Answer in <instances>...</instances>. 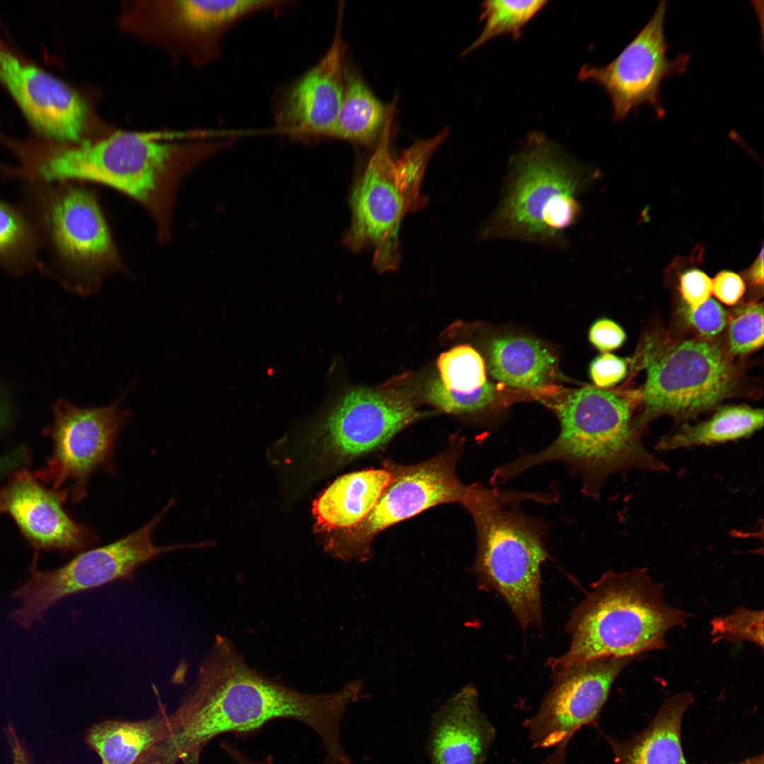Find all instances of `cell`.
I'll return each instance as SVG.
<instances>
[{
    "instance_id": "cell-6",
    "label": "cell",
    "mask_w": 764,
    "mask_h": 764,
    "mask_svg": "<svg viewBox=\"0 0 764 764\" xmlns=\"http://www.w3.org/2000/svg\"><path fill=\"white\" fill-rule=\"evenodd\" d=\"M594 176L543 135L532 134L511 160L482 238L565 246L582 213L579 199Z\"/></svg>"
},
{
    "instance_id": "cell-11",
    "label": "cell",
    "mask_w": 764,
    "mask_h": 764,
    "mask_svg": "<svg viewBox=\"0 0 764 764\" xmlns=\"http://www.w3.org/2000/svg\"><path fill=\"white\" fill-rule=\"evenodd\" d=\"M53 414V421L45 429L52 441V453L35 477L79 503L86 497L92 475L100 470L115 471L116 442L129 412L120 408V400L104 407H81L61 399Z\"/></svg>"
},
{
    "instance_id": "cell-3",
    "label": "cell",
    "mask_w": 764,
    "mask_h": 764,
    "mask_svg": "<svg viewBox=\"0 0 764 764\" xmlns=\"http://www.w3.org/2000/svg\"><path fill=\"white\" fill-rule=\"evenodd\" d=\"M556 410L560 424L557 438L538 452L522 453L498 467L492 484H502L542 464L560 462L579 478L582 492L596 499L615 474L668 470L643 444L631 403L622 396L585 387L569 395Z\"/></svg>"
},
{
    "instance_id": "cell-20",
    "label": "cell",
    "mask_w": 764,
    "mask_h": 764,
    "mask_svg": "<svg viewBox=\"0 0 764 764\" xmlns=\"http://www.w3.org/2000/svg\"><path fill=\"white\" fill-rule=\"evenodd\" d=\"M134 6L127 21L157 41L175 42L197 64L212 59L219 21L211 1L146 2Z\"/></svg>"
},
{
    "instance_id": "cell-39",
    "label": "cell",
    "mask_w": 764,
    "mask_h": 764,
    "mask_svg": "<svg viewBox=\"0 0 764 764\" xmlns=\"http://www.w3.org/2000/svg\"><path fill=\"white\" fill-rule=\"evenodd\" d=\"M28 458V451L24 447L0 457V480L13 470L18 469Z\"/></svg>"
},
{
    "instance_id": "cell-5",
    "label": "cell",
    "mask_w": 764,
    "mask_h": 764,
    "mask_svg": "<svg viewBox=\"0 0 764 764\" xmlns=\"http://www.w3.org/2000/svg\"><path fill=\"white\" fill-rule=\"evenodd\" d=\"M555 494L467 486L461 504L478 538L474 572L478 584L499 594L523 630L541 624L540 568L548 557L542 521L520 507L523 500L555 502Z\"/></svg>"
},
{
    "instance_id": "cell-18",
    "label": "cell",
    "mask_w": 764,
    "mask_h": 764,
    "mask_svg": "<svg viewBox=\"0 0 764 764\" xmlns=\"http://www.w3.org/2000/svg\"><path fill=\"white\" fill-rule=\"evenodd\" d=\"M68 496L43 487L26 469L14 470L0 488V514H9L35 550L81 552L99 538L64 508Z\"/></svg>"
},
{
    "instance_id": "cell-22",
    "label": "cell",
    "mask_w": 764,
    "mask_h": 764,
    "mask_svg": "<svg viewBox=\"0 0 764 764\" xmlns=\"http://www.w3.org/2000/svg\"><path fill=\"white\" fill-rule=\"evenodd\" d=\"M693 702V697L687 692L668 698L645 729L628 740L603 734L615 763L688 764L682 748L681 727Z\"/></svg>"
},
{
    "instance_id": "cell-43",
    "label": "cell",
    "mask_w": 764,
    "mask_h": 764,
    "mask_svg": "<svg viewBox=\"0 0 764 764\" xmlns=\"http://www.w3.org/2000/svg\"><path fill=\"white\" fill-rule=\"evenodd\" d=\"M2 417H3V412H2L1 407L0 406V422L2 419Z\"/></svg>"
},
{
    "instance_id": "cell-32",
    "label": "cell",
    "mask_w": 764,
    "mask_h": 764,
    "mask_svg": "<svg viewBox=\"0 0 764 764\" xmlns=\"http://www.w3.org/2000/svg\"><path fill=\"white\" fill-rule=\"evenodd\" d=\"M494 386L487 382L478 390L459 393L446 388L440 379L429 386L427 397L434 405L449 413L473 412L490 405L495 398Z\"/></svg>"
},
{
    "instance_id": "cell-31",
    "label": "cell",
    "mask_w": 764,
    "mask_h": 764,
    "mask_svg": "<svg viewBox=\"0 0 764 764\" xmlns=\"http://www.w3.org/2000/svg\"><path fill=\"white\" fill-rule=\"evenodd\" d=\"M710 625L714 639L734 643L749 642L763 647L762 610L739 607L729 615L714 618Z\"/></svg>"
},
{
    "instance_id": "cell-30",
    "label": "cell",
    "mask_w": 764,
    "mask_h": 764,
    "mask_svg": "<svg viewBox=\"0 0 764 764\" xmlns=\"http://www.w3.org/2000/svg\"><path fill=\"white\" fill-rule=\"evenodd\" d=\"M763 306L751 303L739 308L729 320L727 330L729 352L744 355L763 345Z\"/></svg>"
},
{
    "instance_id": "cell-37",
    "label": "cell",
    "mask_w": 764,
    "mask_h": 764,
    "mask_svg": "<svg viewBox=\"0 0 764 764\" xmlns=\"http://www.w3.org/2000/svg\"><path fill=\"white\" fill-rule=\"evenodd\" d=\"M712 281L713 294L727 305L736 304L745 291L742 278L733 272L722 271Z\"/></svg>"
},
{
    "instance_id": "cell-40",
    "label": "cell",
    "mask_w": 764,
    "mask_h": 764,
    "mask_svg": "<svg viewBox=\"0 0 764 764\" xmlns=\"http://www.w3.org/2000/svg\"><path fill=\"white\" fill-rule=\"evenodd\" d=\"M226 753L236 764H272V757L269 756L262 760H255L248 757L235 743L228 745Z\"/></svg>"
},
{
    "instance_id": "cell-19",
    "label": "cell",
    "mask_w": 764,
    "mask_h": 764,
    "mask_svg": "<svg viewBox=\"0 0 764 764\" xmlns=\"http://www.w3.org/2000/svg\"><path fill=\"white\" fill-rule=\"evenodd\" d=\"M495 735L475 687L467 685L432 716L427 753L431 764H483Z\"/></svg>"
},
{
    "instance_id": "cell-7",
    "label": "cell",
    "mask_w": 764,
    "mask_h": 764,
    "mask_svg": "<svg viewBox=\"0 0 764 764\" xmlns=\"http://www.w3.org/2000/svg\"><path fill=\"white\" fill-rule=\"evenodd\" d=\"M21 204L37 234L40 270L81 293L121 267L96 198L77 182L23 180Z\"/></svg>"
},
{
    "instance_id": "cell-26",
    "label": "cell",
    "mask_w": 764,
    "mask_h": 764,
    "mask_svg": "<svg viewBox=\"0 0 764 764\" xmlns=\"http://www.w3.org/2000/svg\"><path fill=\"white\" fill-rule=\"evenodd\" d=\"M763 426V410L746 405L723 407L710 419L661 438L655 446L661 451L710 446L746 438Z\"/></svg>"
},
{
    "instance_id": "cell-13",
    "label": "cell",
    "mask_w": 764,
    "mask_h": 764,
    "mask_svg": "<svg viewBox=\"0 0 764 764\" xmlns=\"http://www.w3.org/2000/svg\"><path fill=\"white\" fill-rule=\"evenodd\" d=\"M634 659L602 657L553 675L537 712L524 723L533 748L553 749L543 764H567L569 742L582 727L597 726L615 680Z\"/></svg>"
},
{
    "instance_id": "cell-9",
    "label": "cell",
    "mask_w": 764,
    "mask_h": 764,
    "mask_svg": "<svg viewBox=\"0 0 764 764\" xmlns=\"http://www.w3.org/2000/svg\"><path fill=\"white\" fill-rule=\"evenodd\" d=\"M639 356L647 374L642 412L635 419L639 433L656 417L681 419L710 410L736 386V370L729 357L710 341L648 340Z\"/></svg>"
},
{
    "instance_id": "cell-10",
    "label": "cell",
    "mask_w": 764,
    "mask_h": 764,
    "mask_svg": "<svg viewBox=\"0 0 764 764\" xmlns=\"http://www.w3.org/2000/svg\"><path fill=\"white\" fill-rule=\"evenodd\" d=\"M174 504L175 499H170L159 513L135 531L105 545L79 552L55 569L39 570L35 557L30 577L12 592V597L19 600L21 605L11 612V619L29 630L37 621L44 623L47 611L59 601L130 579L139 567L158 556L194 547L189 544L158 545L153 540L154 531Z\"/></svg>"
},
{
    "instance_id": "cell-24",
    "label": "cell",
    "mask_w": 764,
    "mask_h": 764,
    "mask_svg": "<svg viewBox=\"0 0 764 764\" xmlns=\"http://www.w3.org/2000/svg\"><path fill=\"white\" fill-rule=\"evenodd\" d=\"M555 356L539 341L524 336H504L493 341L488 359L490 374L503 383L535 388L545 384L555 367Z\"/></svg>"
},
{
    "instance_id": "cell-4",
    "label": "cell",
    "mask_w": 764,
    "mask_h": 764,
    "mask_svg": "<svg viewBox=\"0 0 764 764\" xmlns=\"http://www.w3.org/2000/svg\"><path fill=\"white\" fill-rule=\"evenodd\" d=\"M688 616L666 602L644 568L607 572L572 613L567 652L548 664L554 675L598 658L635 659L663 648L668 632L684 625Z\"/></svg>"
},
{
    "instance_id": "cell-8",
    "label": "cell",
    "mask_w": 764,
    "mask_h": 764,
    "mask_svg": "<svg viewBox=\"0 0 764 764\" xmlns=\"http://www.w3.org/2000/svg\"><path fill=\"white\" fill-rule=\"evenodd\" d=\"M395 105L366 168L352 186L351 224L343 237L352 251L371 248L373 265L378 272L399 266L400 224L406 214L425 204L421 187L426 168L450 132L446 127L432 137L417 141L395 158L390 138Z\"/></svg>"
},
{
    "instance_id": "cell-38",
    "label": "cell",
    "mask_w": 764,
    "mask_h": 764,
    "mask_svg": "<svg viewBox=\"0 0 764 764\" xmlns=\"http://www.w3.org/2000/svg\"><path fill=\"white\" fill-rule=\"evenodd\" d=\"M6 734L11 748L13 764H33L12 726L8 727Z\"/></svg>"
},
{
    "instance_id": "cell-23",
    "label": "cell",
    "mask_w": 764,
    "mask_h": 764,
    "mask_svg": "<svg viewBox=\"0 0 764 764\" xmlns=\"http://www.w3.org/2000/svg\"><path fill=\"white\" fill-rule=\"evenodd\" d=\"M388 469H366L344 475L317 498L313 513L317 527L336 533L359 524L371 512L389 483Z\"/></svg>"
},
{
    "instance_id": "cell-35",
    "label": "cell",
    "mask_w": 764,
    "mask_h": 764,
    "mask_svg": "<svg viewBox=\"0 0 764 764\" xmlns=\"http://www.w3.org/2000/svg\"><path fill=\"white\" fill-rule=\"evenodd\" d=\"M680 291L688 308L693 309L707 301L712 293V281L703 272L691 270L680 278Z\"/></svg>"
},
{
    "instance_id": "cell-33",
    "label": "cell",
    "mask_w": 764,
    "mask_h": 764,
    "mask_svg": "<svg viewBox=\"0 0 764 764\" xmlns=\"http://www.w3.org/2000/svg\"><path fill=\"white\" fill-rule=\"evenodd\" d=\"M688 323L701 335L712 337L726 327L727 316L723 308L714 299L709 298L695 308L685 309Z\"/></svg>"
},
{
    "instance_id": "cell-2",
    "label": "cell",
    "mask_w": 764,
    "mask_h": 764,
    "mask_svg": "<svg viewBox=\"0 0 764 764\" xmlns=\"http://www.w3.org/2000/svg\"><path fill=\"white\" fill-rule=\"evenodd\" d=\"M160 133L118 132L96 141L30 144L23 152L24 177L45 183L94 182L114 188L167 222L181 177L222 148L220 141L180 144Z\"/></svg>"
},
{
    "instance_id": "cell-16",
    "label": "cell",
    "mask_w": 764,
    "mask_h": 764,
    "mask_svg": "<svg viewBox=\"0 0 764 764\" xmlns=\"http://www.w3.org/2000/svg\"><path fill=\"white\" fill-rule=\"evenodd\" d=\"M0 83L48 141H84L88 109L83 98L60 79L19 55L1 37Z\"/></svg>"
},
{
    "instance_id": "cell-21",
    "label": "cell",
    "mask_w": 764,
    "mask_h": 764,
    "mask_svg": "<svg viewBox=\"0 0 764 764\" xmlns=\"http://www.w3.org/2000/svg\"><path fill=\"white\" fill-rule=\"evenodd\" d=\"M168 715L159 701L151 717L96 723L86 731L85 741L101 764H175L168 744Z\"/></svg>"
},
{
    "instance_id": "cell-12",
    "label": "cell",
    "mask_w": 764,
    "mask_h": 764,
    "mask_svg": "<svg viewBox=\"0 0 764 764\" xmlns=\"http://www.w3.org/2000/svg\"><path fill=\"white\" fill-rule=\"evenodd\" d=\"M455 461L453 452L419 464L390 465L391 479L371 512L354 527L336 533L330 550L344 560L367 558L382 531L436 505L461 504L467 486L456 474Z\"/></svg>"
},
{
    "instance_id": "cell-14",
    "label": "cell",
    "mask_w": 764,
    "mask_h": 764,
    "mask_svg": "<svg viewBox=\"0 0 764 764\" xmlns=\"http://www.w3.org/2000/svg\"><path fill=\"white\" fill-rule=\"evenodd\" d=\"M666 8V1H660L647 23L612 62L601 66L585 64L579 71V80L594 81L605 90L616 121L643 104L652 106L662 117L663 81L685 72L689 54H681L674 59L667 55Z\"/></svg>"
},
{
    "instance_id": "cell-41",
    "label": "cell",
    "mask_w": 764,
    "mask_h": 764,
    "mask_svg": "<svg viewBox=\"0 0 764 764\" xmlns=\"http://www.w3.org/2000/svg\"><path fill=\"white\" fill-rule=\"evenodd\" d=\"M748 277L751 283L757 286H763V250L753 262L748 272Z\"/></svg>"
},
{
    "instance_id": "cell-42",
    "label": "cell",
    "mask_w": 764,
    "mask_h": 764,
    "mask_svg": "<svg viewBox=\"0 0 764 764\" xmlns=\"http://www.w3.org/2000/svg\"><path fill=\"white\" fill-rule=\"evenodd\" d=\"M736 764H763V755H761L760 756L747 759Z\"/></svg>"
},
{
    "instance_id": "cell-17",
    "label": "cell",
    "mask_w": 764,
    "mask_h": 764,
    "mask_svg": "<svg viewBox=\"0 0 764 764\" xmlns=\"http://www.w3.org/2000/svg\"><path fill=\"white\" fill-rule=\"evenodd\" d=\"M419 416L406 389L358 388L339 400L325 430L332 447L350 458L381 447Z\"/></svg>"
},
{
    "instance_id": "cell-28",
    "label": "cell",
    "mask_w": 764,
    "mask_h": 764,
    "mask_svg": "<svg viewBox=\"0 0 764 764\" xmlns=\"http://www.w3.org/2000/svg\"><path fill=\"white\" fill-rule=\"evenodd\" d=\"M548 4L545 0H489L482 4L480 20L485 22L477 39L463 52L466 55L490 40L504 35L518 39L526 24Z\"/></svg>"
},
{
    "instance_id": "cell-36",
    "label": "cell",
    "mask_w": 764,
    "mask_h": 764,
    "mask_svg": "<svg viewBox=\"0 0 764 764\" xmlns=\"http://www.w3.org/2000/svg\"><path fill=\"white\" fill-rule=\"evenodd\" d=\"M589 338L597 349L602 352H608L620 347L626 336L623 329L618 323L608 318H601L591 326Z\"/></svg>"
},
{
    "instance_id": "cell-27",
    "label": "cell",
    "mask_w": 764,
    "mask_h": 764,
    "mask_svg": "<svg viewBox=\"0 0 764 764\" xmlns=\"http://www.w3.org/2000/svg\"><path fill=\"white\" fill-rule=\"evenodd\" d=\"M40 265L39 241L25 212L0 198V270L23 275Z\"/></svg>"
},
{
    "instance_id": "cell-25",
    "label": "cell",
    "mask_w": 764,
    "mask_h": 764,
    "mask_svg": "<svg viewBox=\"0 0 764 764\" xmlns=\"http://www.w3.org/2000/svg\"><path fill=\"white\" fill-rule=\"evenodd\" d=\"M395 102L396 98L389 105H383L361 76L345 66L343 97L329 138L372 144L378 139Z\"/></svg>"
},
{
    "instance_id": "cell-29",
    "label": "cell",
    "mask_w": 764,
    "mask_h": 764,
    "mask_svg": "<svg viewBox=\"0 0 764 764\" xmlns=\"http://www.w3.org/2000/svg\"><path fill=\"white\" fill-rule=\"evenodd\" d=\"M437 365L440 381L451 390L469 393L487 382L482 357L468 345L457 346L442 353Z\"/></svg>"
},
{
    "instance_id": "cell-15",
    "label": "cell",
    "mask_w": 764,
    "mask_h": 764,
    "mask_svg": "<svg viewBox=\"0 0 764 764\" xmlns=\"http://www.w3.org/2000/svg\"><path fill=\"white\" fill-rule=\"evenodd\" d=\"M343 2L338 6L332 41L323 57L278 94L273 116L276 130L299 141L329 138L345 88Z\"/></svg>"
},
{
    "instance_id": "cell-34",
    "label": "cell",
    "mask_w": 764,
    "mask_h": 764,
    "mask_svg": "<svg viewBox=\"0 0 764 764\" xmlns=\"http://www.w3.org/2000/svg\"><path fill=\"white\" fill-rule=\"evenodd\" d=\"M593 382L600 388H607L620 382L627 374L626 362L621 358L604 353L596 357L589 367Z\"/></svg>"
},
{
    "instance_id": "cell-1",
    "label": "cell",
    "mask_w": 764,
    "mask_h": 764,
    "mask_svg": "<svg viewBox=\"0 0 764 764\" xmlns=\"http://www.w3.org/2000/svg\"><path fill=\"white\" fill-rule=\"evenodd\" d=\"M362 685L354 681L329 693H307L250 667L232 642L217 635L180 706L169 714L168 743L176 763L199 764L204 747L228 733H253L275 719L297 720L320 737L323 764H351L340 725Z\"/></svg>"
}]
</instances>
